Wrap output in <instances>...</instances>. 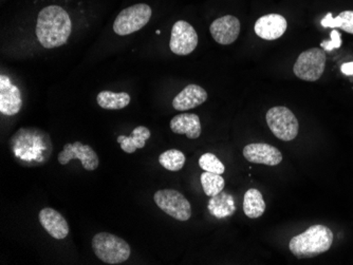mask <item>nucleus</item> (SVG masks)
I'll return each instance as SVG.
<instances>
[{"mask_svg": "<svg viewBox=\"0 0 353 265\" xmlns=\"http://www.w3.org/2000/svg\"><path fill=\"white\" fill-rule=\"evenodd\" d=\"M72 23L66 10L59 6H49L39 12L37 36L46 49L59 48L68 41Z\"/></svg>", "mask_w": 353, "mask_h": 265, "instance_id": "1", "label": "nucleus"}, {"mask_svg": "<svg viewBox=\"0 0 353 265\" xmlns=\"http://www.w3.org/2000/svg\"><path fill=\"white\" fill-rule=\"evenodd\" d=\"M332 231L325 225H313L291 239L289 248L296 258H313L328 252L333 243Z\"/></svg>", "mask_w": 353, "mask_h": 265, "instance_id": "2", "label": "nucleus"}, {"mask_svg": "<svg viewBox=\"0 0 353 265\" xmlns=\"http://www.w3.org/2000/svg\"><path fill=\"white\" fill-rule=\"evenodd\" d=\"M91 244L95 256L107 264H121L128 260L132 254L130 244L112 233H97Z\"/></svg>", "mask_w": 353, "mask_h": 265, "instance_id": "3", "label": "nucleus"}, {"mask_svg": "<svg viewBox=\"0 0 353 265\" xmlns=\"http://www.w3.org/2000/svg\"><path fill=\"white\" fill-rule=\"evenodd\" d=\"M265 118L272 134L281 141H292L299 134V120L287 107H273L267 112Z\"/></svg>", "mask_w": 353, "mask_h": 265, "instance_id": "4", "label": "nucleus"}, {"mask_svg": "<svg viewBox=\"0 0 353 265\" xmlns=\"http://www.w3.org/2000/svg\"><path fill=\"white\" fill-rule=\"evenodd\" d=\"M152 14V9L146 3H137L126 8L117 17L114 23V31L120 36L132 34L150 23Z\"/></svg>", "mask_w": 353, "mask_h": 265, "instance_id": "5", "label": "nucleus"}, {"mask_svg": "<svg viewBox=\"0 0 353 265\" xmlns=\"http://www.w3.org/2000/svg\"><path fill=\"white\" fill-rule=\"evenodd\" d=\"M326 51L319 48L309 49L301 53L295 61L293 72L299 80L316 82L326 68Z\"/></svg>", "mask_w": 353, "mask_h": 265, "instance_id": "6", "label": "nucleus"}, {"mask_svg": "<svg viewBox=\"0 0 353 265\" xmlns=\"http://www.w3.org/2000/svg\"><path fill=\"white\" fill-rule=\"evenodd\" d=\"M154 203L159 209L178 221H188L192 217V206L188 200L174 189H162L154 193Z\"/></svg>", "mask_w": 353, "mask_h": 265, "instance_id": "7", "label": "nucleus"}, {"mask_svg": "<svg viewBox=\"0 0 353 265\" xmlns=\"http://www.w3.org/2000/svg\"><path fill=\"white\" fill-rule=\"evenodd\" d=\"M198 45V34L188 21H179L174 23L172 29L170 48L176 55L190 54Z\"/></svg>", "mask_w": 353, "mask_h": 265, "instance_id": "8", "label": "nucleus"}, {"mask_svg": "<svg viewBox=\"0 0 353 265\" xmlns=\"http://www.w3.org/2000/svg\"><path fill=\"white\" fill-rule=\"evenodd\" d=\"M72 160H79L83 167L88 171H93L100 165V160L97 152L90 146L85 145L81 142L66 144L57 157V161L61 165H67Z\"/></svg>", "mask_w": 353, "mask_h": 265, "instance_id": "9", "label": "nucleus"}, {"mask_svg": "<svg viewBox=\"0 0 353 265\" xmlns=\"http://www.w3.org/2000/svg\"><path fill=\"white\" fill-rule=\"evenodd\" d=\"M23 107V98L19 87L12 84L9 77H0V112L12 116L19 114Z\"/></svg>", "mask_w": 353, "mask_h": 265, "instance_id": "10", "label": "nucleus"}, {"mask_svg": "<svg viewBox=\"0 0 353 265\" xmlns=\"http://www.w3.org/2000/svg\"><path fill=\"white\" fill-rule=\"evenodd\" d=\"M239 19L237 17L227 15L216 19L210 27V32L214 41L220 45H228L235 43L240 34Z\"/></svg>", "mask_w": 353, "mask_h": 265, "instance_id": "11", "label": "nucleus"}, {"mask_svg": "<svg viewBox=\"0 0 353 265\" xmlns=\"http://www.w3.org/2000/svg\"><path fill=\"white\" fill-rule=\"evenodd\" d=\"M288 23L285 17L279 14H268L261 17L255 23V33L265 41H275L281 39L287 31Z\"/></svg>", "mask_w": 353, "mask_h": 265, "instance_id": "12", "label": "nucleus"}, {"mask_svg": "<svg viewBox=\"0 0 353 265\" xmlns=\"http://www.w3.org/2000/svg\"><path fill=\"white\" fill-rule=\"evenodd\" d=\"M243 157L254 164L276 166L283 161V154L274 146L269 144H249L243 148Z\"/></svg>", "mask_w": 353, "mask_h": 265, "instance_id": "13", "label": "nucleus"}, {"mask_svg": "<svg viewBox=\"0 0 353 265\" xmlns=\"http://www.w3.org/2000/svg\"><path fill=\"white\" fill-rule=\"evenodd\" d=\"M39 218L41 226L52 238L61 240L68 236V222L59 211L47 207V209H41Z\"/></svg>", "mask_w": 353, "mask_h": 265, "instance_id": "14", "label": "nucleus"}, {"mask_svg": "<svg viewBox=\"0 0 353 265\" xmlns=\"http://www.w3.org/2000/svg\"><path fill=\"white\" fill-rule=\"evenodd\" d=\"M208 100V92L198 85H188L172 100L176 112H188L203 104Z\"/></svg>", "mask_w": 353, "mask_h": 265, "instance_id": "15", "label": "nucleus"}, {"mask_svg": "<svg viewBox=\"0 0 353 265\" xmlns=\"http://www.w3.org/2000/svg\"><path fill=\"white\" fill-rule=\"evenodd\" d=\"M170 129L174 134H185L190 140H195L201 136V122L197 114H178L170 120Z\"/></svg>", "mask_w": 353, "mask_h": 265, "instance_id": "16", "label": "nucleus"}, {"mask_svg": "<svg viewBox=\"0 0 353 265\" xmlns=\"http://www.w3.org/2000/svg\"><path fill=\"white\" fill-rule=\"evenodd\" d=\"M150 130L144 126H139L134 128L132 136H120L117 138V141L120 144L123 151L126 153H134L137 149H142L145 147L146 141L150 138Z\"/></svg>", "mask_w": 353, "mask_h": 265, "instance_id": "17", "label": "nucleus"}, {"mask_svg": "<svg viewBox=\"0 0 353 265\" xmlns=\"http://www.w3.org/2000/svg\"><path fill=\"white\" fill-rule=\"evenodd\" d=\"M243 211L250 219H257L265 211V202L261 191L249 189L243 197Z\"/></svg>", "mask_w": 353, "mask_h": 265, "instance_id": "18", "label": "nucleus"}, {"mask_svg": "<svg viewBox=\"0 0 353 265\" xmlns=\"http://www.w3.org/2000/svg\"><path fill=\"white\" fill-rule=\"evenodd\" d=\"M99 106L106 110H121L128 106L130 103V96L126 92H111V91H102L99 93Z\"/></svg>", "mask_w": 353, "mask_h": 265, "instance_id": "19", "label": "nucleus"}, {"mask_svg": "<svg viewBox=\"0 0 353 265\" xmlns=\"http://www.w3.org/2000/svg\"><path fill=\"white\" fill-rule=\"evenodd\" d=\"M208 209L212 215L215 217L225 218L233 215L236 211V206L234 205V200L232 195L227 193H220L219 195L212 197L211 201L208 203Z\"/></svg>", "mask_w": 353, "mask_h": 265, "instance_id": "20", "label": "nucleus"}, {"mask_svg": "<svg viewBox=\"0 0 353 265\" xmlns=\"http://www.w3.org/2000/svg\"><path fill=\"white\" fill-rule=\"evenodd\" d=\"M321 23L324 28L341 29L349 34H353V11H343L336 17H333L332 14L328 13Z\"/></svg>", "mask_w": 353, "mask_h": 265, "instance_id": "21", "label": "nucleus"}, {"mask_svg": "<svg viewBox=\"0 0 353 265\" xmlns=\"http://www.w3.org/2000/svg\"><path fill=\"white\" fill-rule=\"evenodd\" d=\"M202 187H203L204 193L208 197H214V195H219L223 191L224 186H225V181L221 175L218 173H208L204 171L201 177Z\"/></svg>", "mask_w": 353, "mask_h": 265, "instance_id": "22", "label": "nucleus"}, {"mask_svg": "<svg viewBox=\"0 0 353 265\" xmlns=\"http://www.w3.org/2000/svg\"><path fill=\"white\" fill-rule=\"evenodd\" d=\"M185 156L180 150L170 149L159 157V163L170 171H179L185 164Z\"/></svg>", "mask_w": 353, "mask_h": 265, "instance_id": "23", "label": "nucleus"}, {"mask_svg": "<svg viewBox=\"0 0 353 265\" xmlns=\"http://www.w3.org/2000/svg\"><path fill=\"white\" fill-rule=\"evenodd\" d=\"M199 166L208 173H218L222 175L225 171V167L220 160L213 153L202 154L199 159Z\"/></svg>", "mask_w": 353, "mask_h": 265, "instance_id": "24", "label": "nucleus"}, {"mask_svg": "<svg viewBox=\"0 0 353 265\" xmlns=\"http://www.w3.org/2000/svg\"><path fill=\"white\" fill-rule=\"evenodd\" d=\"M330 35L331 41H323L322 43H321V47L325 51H332L334 49L340 48L341 45H342V37H341V33L339 32L338 30H332Z\"/></svg>", "mask_w": 353, "mask_h": 265, "instance_id": "25", "label": "nucleus"}, {"mask_svg": "<svg viewBox=\"0 0 353 265\" xmlns=\"http://www.w3.org/2000/svg\"><path fill=\"white\" fill-rule=\"evenodd\" d=\"M342 72L346 75H353V61L343 65Z\"/></svg>", "mask_w": 353, "mask_h": 265, "instance_id": "26", "label": "nucleus"}]
</instances>
